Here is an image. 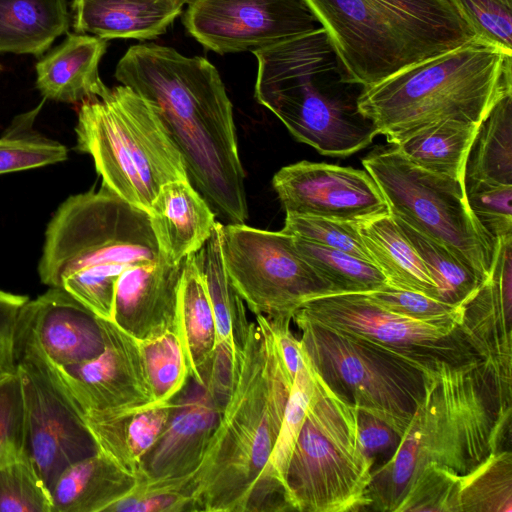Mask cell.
I'll use <instances>...</instances> for the list:
<instances>
[{"mask_svg": "<svg viewBox=\"0 0 512 512\" xmlns=\"http://www.w3.org/2000/svg\"><path fill=\"white\" fill-rule=\"evenodd\" d=\"M114 76L154 107L182 154L188 180L215 215L245 223V173L233 106L217 68L204 57L147 43L130 46Z\"/></svg>", "mask_w": 512, "mask_h": 512, "instance_id": "cell-1", "label": "cell"}, {"mask_svg": "<svg viewBox=\"0 0 512 512\" xmlns=\"http://www.w3.org/2000/svg\"><path fill=\"white\" fill-rule=\"evenodd\" d=\"M425 391L395 452L372 471L374 510L395 512L427 464L465 475L499 448L511 415L502 413L491 376L477 358L435 359L424 370Z\"/></svg>", "mask_w": 512, "mask_h": 512, "instance_id": "cell-2", "label": "cell"}, {"mask_svg": "<svg viewBox=\"0 0 512 512\" xmlns=\"http://www.w3.org/2000/svg\"><path fill=\"white\" fill-rule=\"evenodd\" d=\"M292 383L269 320L256 315L203 461L186 480L195 511L252 512Z\"/></svg>", "mask_w": 512, "mask_h": 512, "instance_id": "cell-3", "label": "cell"}, {"mask_svg": "<svg viewBox=\"0 0 512 512\" xmlns=\"http://www.w3.org/2000/svg\"><path fill=\"white\" fill-rule=\"evenodd\" d=\"M161 258L148 213L102 184L58 207L46 229L38 273L43 284L65 289L112 321L120 274Z\"/></svg>", "mask_w": 512, "mask_h": 512, "instance_id": "cell-4", "label": "cell"}, {"mask_svg": "<svg viewBox=\"0 0 512 512\" xmlns=\"http://www.w3.org/2000/svg\"><path fill=\"white\" fill-rule=\"evenodd\" d=\"M254 96L299 141L331 157H347L378 135L362 115L360 87L349 81L322 27L252 51Z\"/></svg>", "mask_w": 512, "mask_h": 512, "instance_id": "cell-5", "label": "cell"}, {"mask_svg": "<svg viewBox=\"0 0 512 512\" xmlns=\"http://www.w3.org/2000/svg\"><path fill=\"white\" fill-rule=\"evenodd\" d=\"M512 94V55L472 39L361 90L363 116L396 145L433 123L481 124Z\"/></svg>", "mask_w": 512, "mask_h": 512, "instance_id": "cell-6", "label": "cell"}, {"mask_svg": "<svg viewBox=\"0 0 512 512\" xmlns=\"http://www.w3.org/2000/svg\"><path fill=\"white\" fill-rule=\"evenodd\" d=\"M362 88L472 39L450 0H304Z\"/></svg>", "mask_w": 512, "mask_h": 512, "instance_id": "cell-7", "label": "cell"}, {"mask_svg": "<svg viewBox=\"0 0 512 512\" xmlns=\"http://www.w3.org/2000/svg\"><path fill=\"white\" fill-rule=\"evenodd\" d=\"M76 149L102 184L146 211L167 182L188 179L184 159L154 107L122 84L80 104Z\"/></svg>", "mask_w": 512, "mask_h": 512, "instance_id": "cell-8", "label": "cell"}, {"mask_svg": "<svg viewBox=\"0 0 512 512\" xmlns=\"http://www.w3.org/2000/svg\"><path fill=\"white\" fill-rule=\"evenodd\" d=\"M313 371L312 398L285 476L288 502L299 512L366 509L374 461L358 441V409Z\"/></svg>", "mask_w": 512, "mask_h": 512, "instance_id": "cell-9", "label": "cell"}, {"mask_svg": "<svg viewBox=\"0 0 512 512\" xmlns=\"http://www.w3.org/2000/svg\"><path fill=\"white\" fill-rule=\"evenodd\" d=\"M292 321L301 333L304 358L325 383L402 436L424 395V370L433 360L400 354L299 310Z\"/></svg>", "mask_w": 512, "mask_h": 512, "instance_id": "cell-10", "label": "cell"}, {"mask_svg": "<svg viewBox=\"0 0 512 512\" xmlns=\"http://www.w3.org/2000/svg\"><path fill=\"white\" fill-rule=\"evenodd\" d=\"M362 164L393 217L446 246L481 283L490 277L499 241L471 211L465 180L426 171L393 144L372 150Z\"/></svg>", "mask_w": 512, "mask_h": 512, "instance_id": "cell-11", "label": "cell"}, {"mask_svg": "<svg viewBox=\"0 0 512 512\" xmlns=\"http://www.w3.org/2000/svg\"><path fill=\"white\" fill-rule=\"evenodd\" d=\"M221 248L229 279L255 316L292 321L305 302L334 293L282 231L222 224Z\"/></svg>", "mask_w": 512, "mask_h": 512, "instance_id": "cell-12", "label": "cell"}, {"mask_svg": "<svg viewBox=\"0 0 512 512\" xmlns=\"http://www.w3.org/2000/svg\"><path fill=\"white\" fill-rule=\"evenodd\" d=\"M14 348L23 397V455L49 490L66 467L99 450L84 416L41 350L17 336Z\"/></svg>", "mask_w": 512, "mask_h": 512, "instance_id": "cell-13", "label": "cell"}, {"mask_svg": "<svg viewBox=\"0 0 512 512\" xmlns=\"http://www.w3.org/2000/svg\"><path fill=\"white\" fill-rule=\"evenodd\" d=\"M331 327L351 332L420 360L476 358L457 327L425 323L388 311L365 293H332L312 298L299 309Z\"/></svg>", "mask_w": 512, "mask_h": 512, "instance_id": "cell-14", "label": "cell"}, {"mask_svg": "<svg viewBox=\"0 0 512 512\" xmlns=\"http://www.w3.org/2000/svg\"><path fill=\"white\" fill-rule=\"evenodd\" d=\"M183 24L221 55L265 48L318 27L304 0H190Z\"/></svg>", "mask_w": 512, "mask_h": 512, "instance_id": "cell-15", "label": "cell"}, {"mask_svg": "<svg viewBox=\"0 0 512 512\" xmlns=\"http://www.w3.org/2000/svg\"><path fill=\"white\" fill-rule=\"evenodd\" d=\"M104 348L83 363L52 365L73 404L89 412H130L155 403L139 341L101 318Z\"/></svg>", "mask_w": 512, "mask_h": 512, "instance_id": "cell-16", "label": "cell"}, {"mask_svg": "<svg viewBox=\"0 0 512 512\" xmlns=\"http://www.w3.org/2000/svg\"><path fill=\"white\" fill-rule=\"evenodd\" d=\"M272 185L286 214L354 223L390 214L373 178L352 167L300 161L278 170Z\"/></svg>", "mask_w": 512, "mask_h": 512, "instance_id": "cell-17", "label": "cell"}, {"mask_svg": "<svg viewBox=\"0 0 512 512\" xmlns=\"http://www.w3.org/2000/svg\"><path fill=\"white\" fill-rule=\"evenodd\" d=\"M512 237L500 240L490 277L464 303L457 329L491 376L504 414L512 410Z\"/></svg>", "mask_w": 512, "mask_h": 512, "instance_id": "cell-18", "label": "cell"}, {"mask_svg": "<svg viewBox=\"0 0 512 512\" xmlns=\"http://www.w3.org/2000/svg\"><path fill=\"white\" fill-rule=\"evenodd\" d=\"M15 336L33 342L56 367L83 363L104 348L101 318L61 287L26 301Z\"/></svg>", "mask_w": 512, "mask_h": 512, "instance_id": "cell-19", "label": "cell"}, {"mask_svg": "<svg viewBox=\"0 0 512 512\" xmlns=\"http://www.w3.org/2000/svg\"><path fill=\"white\" fill-rule=\"evenodd\" d=\"M185 260L128 267L119 276L112 321L138 341L176 333L177 308Z\"/></svg>", "mask_w": 512, "mask_h": 512, "instance_id": "cell-20", "label": "cell"}, {"mask_svg": "<svg viewBox=\"0 0 512 512\" xmlns=\"http://www.w3.org/2000/svg\"><path fill=\"white\" fill-rule=\"evenodd\" d=\"M175 398L162 434L141 462L138 477L152 480L190 477L201 465L219 421L223 402L196 384Z\"/></svg>", "mask_w": 512, "mask_h": 512, "instance_id": "cell-21", "label": "cell"}, {"mask_svg": "<svg viewBox=\"0 0 512 512\" xmlns=\"http://www.w3.org/2000/svg\"><path fill=\"white\" fill-rule=\"evenodd\" d=\"M165 260L179 263L196 253L210 238L215 213L188 179L165 183L148 212Z\"/></svg>", "mask_w": 512, "mask_h": 512, "instance_id": "cell-22", "label": "cell"}, {"mask_svg": "<svg viewBox=\"0 0 512 512\" xmlns=\"http://www.w3.org/2000/svg\"><path fill=\"white\" fill-rule=\"evenodd\" d=\"M108 42L83 33H70L36 64V87L57 102L76 104L101 97L107 87L99 75V64Z\"/></svg>", "mask_w": 512, "mask_h": 512, "instance_id": "cell-23", "label": "cell"}, {"mask_svg": "<svg viewBox=\"0 0 512 512\" xmlns=\"http://www.w3.org/2000/svg\"><path fill=\"white\" fill-rule=\"evenodd\" d=\"M190 0H74L76 33L150 40L164 34Z\"/></svg>", "mask_w": 512, "mask_h": 512, "instance_id": "cell-24", "label": "cell"}, {"mask_svg": "<svg viewBox=\"0 0 512 512\" xmlns=\"http://www.w3.org/2000/svg\"><path fill=\"white\" fill-rule=\"evenodd\" d=\"M221 225L216 222L210 238L193 254L195 265L206 286L213 310L217 348L216 358L232 372L238 368L250 321L243 299L233 287L225 268L221 248Z\"/></svg>", "mask_w": 512, "mask_h": 512, "instance_id": "cell-25", "label": "cell"}, {"mask_svg": "<svg viewBox=\"0 0 512 512\" xmlns=\"http://www.w3.org/2000/svg\"><path fill=\"white\" fill-rule=\"evenodd\" d=\"M175 398L130 412H89L83 416L98 450L138 477L143 458L167 425Z\"/></svg>", "mask_w": 512, "mask_h": 512, "instance_id": "cell-26", "label": "cell"}, {"mask_svg": "<svg viewBox=\"0 0 512 512\" xmlns=\"http://www.w3.org/2000/svg\"><path fill=\"white\" fill-rule=\"evenodd\" d=\"M137 481L98 451L72 463L55 479L49 489L51 512H107Z\"/></svg>", "mask_w": 512, "mask_h": 512, "instance_id": "cell-27", "label": "cell"}, {"mask_svg": "<svg viewBox=\"0 0 512 512\" xmlns=\"http://www.w3.org/2000/svg\"><path fill=\"white\" fill-rule=\"evenodd\" d=\"M176 334L189 368L190 378L205 387L209 381L217 348L213 310L193 254L185 260L181 278Z\"/></svg>", "mask_w": 512, "mask_h": 512, "instance_id": "cell-28", "label": "cell"}, {"mask_svg": "<svg viewBox=\"0 0 512 512\" xmlns=\"http://www.w3.org/2000/svg\"><path fill=\"white\" fill-rule=\"evenodd\" d=\"M314 385V371L304 358V365L293 380L276 442L258 480L252 512L292 511L287 498L285 476Z\"/></svg>", "mask_w": 512, "mask_h": 512, "instance_id": "cell-29", "label": "cell"}, {"mask_svg": "<svg viewBox=\"0 0 512 512\" xmlns=\"http://www.w3.org/2000/svg\"><path fill=\"white\" fill-rule=\"evenodd\" d=\"M358 230L373 264L384 275L387 285L438 300L434 280L391 214L359 223Z\"/></svg>", "mask_w": 512, "mask_h": 512, "instance_id": "cell-30", "label": "cell"}, {"mask_svg": "<svg viewBox=\"0 0 512 512\" xmlns=\"http://www.w3.org/2000/svg\"><path fill=\"white\" fill-rule=\"evenodd\" d=\"M69 24L66 0H0V52L41 56Z\"/></svg>", "mask_w": 512, "mask_h": 512, "instance_id": "cell-31", "label": "cell"}, {"mask_svg": "<svg viewBox=\"0 0 512 512\" xmlns=\"http://www.w3.org/2000/svg\"><path fill=\"white\" fill-rule=\"evenodd\" d=\"M480 124L447 119L409 135L396 146L416 166L436 174L465 180L469 151Z\"/></svg>", "mask_w": 512, "mask_h": 512, "instance_id": "cell-32", "label": "cell"}, {"mask_svg": "<svg viewBox=\"0 0 512 512\" xmlns=\"http://www.w3.org/2000/svg\"><path fill=\"white\" fill-rule=\"evenodd\" d=\"M465 180L512 185V94L481 122L468 154Z\"/></svg>", "mask_w": 512, "mask_h": 512, "instance_id": "cell-33", "label": "cell"}, {"mask_svg": "<svg viewBox=\"0 0 512 512\" xmlns=\"http://www.w3.org/2000/svg\"><path fill=\"white\" fill-rule=\"evenodd\" d=\"M293 239L301 256L334 293H370L387 285L386 278L372 262L297 237Z\"/></svg>", "mask_w": 512, "mask_h": 512, "instance_id": "cell-34", "label": "cell"}, {"mask_svg": "<svg viewBox=\"0 0 512 512\" xmlns=\"http://www.w3.org/2000/svg\"><path fill=\"white\" fill-rule=\"evenodd\" d=\"M393 218L434 280L438 300L461 305L475 293L481 282L467 265L443 244L421 234L402 220Z\"/></svg>", "mask_w": 512, "mask_h": 512, "instance_id": "cell-35", "label": "cell"}, {"mask_svg": "<svg viewBox=\"0 0 512 512\" xmlns=\"http://www.w3.org/2000/svg\"><path fill=\"white\" fill-rule=\"evenodd\" d=\"M461 512H512V454L492 452L460 481Z\"/></svg>", "mask_w": 512, "mask_h": 512, "instance_id": "cell-36", "label": "cell"}, {"mask_svg": "<svg viewBox=\"0 0 512 512\" xmlns=\"http://www.w3.org/2000/svg\"><path fill=\"white\" fill-rule=\"evenodd\" d=\"M44 101L15 118L9 132L0 138V174L56 164L67 159L66 146L31 130Z\"/></svg>", "mask_w": 512, "mask_h": 512, "instance_id": "cell-37", "label": "cell"}, {"mask_svg": "<svg viewBox=\"0 0 512 512\" xmlns=\"http://www.w3.org/2000/svg\"><path fill=\"white\" fill-rule=\"evenodd\" d=\"M156 404L172 401L190 379L186 358L176 333L139 341Z\"/></svg>", "mask_w": 512, "mask_h": 512, "instance_id": "cell-38", "label": "cell"}, {"mask_svg": "<svg viewBox=\"0 0 512 512\" xmlns=\"http://www.w3.org/2000/svg\"><path fill=\"white\" fill-rule=\"evenodd\" d=\"M460 481L461 475L427 464L409 484L395 512H461Z\"/></svg>", "mask_w": 512, "mask_h": 512, "instance_id": "cell-39", "label": "cell"}, {"mask_svg": "<svg viewBox=\"0 0 512 512\" xmlns=\"http://www.w3.org/2000/svg\"><path fill=\"white\" fill-rule=\"evenodd\" d=\"M0 512H51L50 492L24 455L0 467Z\"/></svg>", "mask_w": 512, "mask_h": 512, "instance_id": "cell-40", "label": "cell"}, {"mask_svg": "<svg viewBox=\"0 0 512 512\" xmlns=\"http://www.w3.org/2000/svg\"><path fill=\"white\" fill-rule=\"evenodd\" d=\"M474 39L512 55V0H450Z\"/></svg>", "mask_w": 512, "mask_h": 512, "instance_id": "cell-41", "label": "cell"}, {"mask_svg": "<svg viewBox=\"0 0 512 512\" xmlns=\"http://www.w3.org/2000/svg\"><path fill=\"white\" fill-rule=\"evenodd\" d=\"M358 225L359 223L312 215L286 214L281 231L290 236L338 249L372 262L359 234Z\"/></svg>", "mask_w": 512, "mask_h": 512, "instance_id": "cell-42", "label": "cell"}, {"mask_svg": "<svg viewBox=\"0 0 512 512\" xmlns=\"http://www.w3.org/2000/svg\"><path fill=\"white\" fill-rule=\"evenodd\" d=\"M195 512L184 479L138 477L133 489L107 512Z\"/></svg>", "mask_w": 512, "mask_h": 512, "instance_id": "cell-43", "label": "cell"}, {"mask_svg": "<svg viewBox=\"0 0 512 512\" xmlns=\"http://www.w3.org/2000/svg\"><path fill=\"white\" fill-rule=\"evenodd\" d=\"M365 294L388 311L425 323L457 327L462 315V304H448L422 293L389 285Z\"/></svg>", "mask_w": 512, "mask_h": 512, "instance_id": "cell-44", "label": "cell"}, {"mask_svg": "<svg viewBox=\"0 0 512 512\" xmlns=\"http://www.w3.org/2000/svg\"><path fill=\"white\" fill-rule=\"evenodd\" d=\"M465 191L471 211L497 242L512 236V185L465 180Z\"/></svg>", "mask_w": 512, "mask_h": 512, "instance_id": "cell-45", "label": "cell"}, {"mask_svg": "<svg viewBox=\"0 0 512 512\" xmlns=\"http://www.w3.org/2000/svg\"><path fill=\"white\" fill-rule=\"evenodd\" d=\"M24 413L19 375L0 380V467L23 456Z\"/></svg>", "mask_w": 512, "mask_h": 512, "instance_id": "cell-46", "label": "cell"}, {"mask_svg": "<svg viewBox=\"0 0 512 512\" xmlns=\"http://www.w3.org/2000/svg\"><path fill=\"white\" fill-rule=\"evenodd\" d=\"M358 441L366 456L374 461L395 452L401 436L384 421L358 410Z\"/></svg>", "mask_w": 512, "mask_h": 512, "instance_id": "cell-47", "label": "cell"}, {"mask_svg": "<svg viewBox=\"0 0 512 512\" xmlns=\"http://www.w3.org/2000/svg\"><path fill=\"white\" fill-rule=\"evenodd\" d=\"M29 298L0 290V369L16 372L15 329L20 309Z\"/></svg>", "mask_w": 512, "mask_h": 512, "instance_id": "cell-48", "label": "cell"}, {"mask_svg": "<svg viewBox=\"0 0 512 512\" xmlns=\"http://www.w3.org/2000/svg\"><path fill=\"white\" fill-rule=\"evenodd\" d=\"M269 322L284 367L290 378L294 380L296 373L304 365L300 341L290 329V320H269Z\"/></svg>", "mask_w": 512, "mask_h": 512, "instance_id": "cell-49", "label": "cell"}, {"mask_svg": "<svg viewBox=\"0 0 512 512\" xmlns=\"http://www.w3.org/2000/svg\"><path fill=\"white\" fill-rule=\"evenodd\" d=\"M8 374H11V373H8V372H6V371H4V370H1V369H0V380H1L2 378H4L6 375H8Z\"/></svg>", "mask_w": 512, "mask_h": 512, "instance_id": "cell-50", "label": "cell"}]
</instances>
